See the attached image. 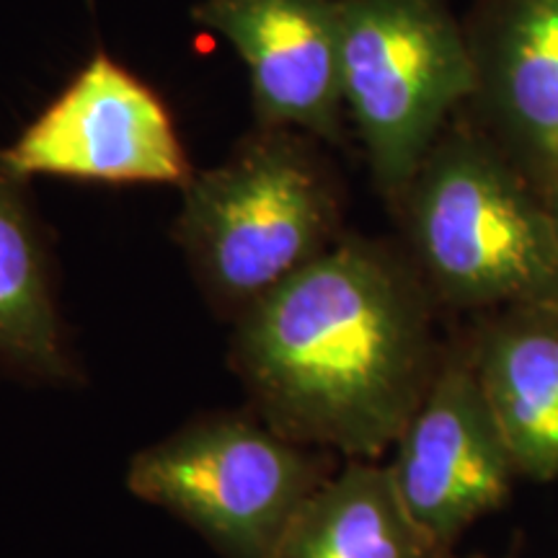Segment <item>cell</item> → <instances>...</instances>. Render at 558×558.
Wrapping results in <instances>:
<instances>
[{
    "label": "cell",
    "instance_id": "1",
    "mask_svg": "<svg viewBox=\"0 0 558 558\" xmlns=\"http://www.w3.org/2000/svg\"><path fill=\"white\" fill-rule=\"evenodd\" d=\"M437 311L407 248L344 233L233 320L230 362L284 437L375 460L435 378Z\"/></svg>",
    "mask_w": 558,
    "mask_h": 558
},
{
    "label": "cell",
    "instance_id": "2",
    "mask_svg": "<svg viewBox=\"0 0 558 558\" xmlns=\"http://www.w3.org/2000/svg\"><path fill=\"white\" fill-rule=\"evenodd\" d=\"M442 311L558 303V233L538 186L458 114L390 207Z\"/></svg>",
    "mask_w": 558,
    "mask_h": 558
},
{
    "label": "cell",
    "instance_id": "3",
    "mask_svg": "<svg viewBox=\"0 0 558 558\" xmlns=\"http://www.w3.org/2000/svg\"><path fill=\"white\" fill-rule=\"evenodd\" d=\"M320 140L254 128L181 186L173 239L202 295L235 320L316 262L344 230V192Z\"/></svg>",
    "mask_w": 558,
    "mask_h": 558
},
{
    "label": "cell",
    "instance_id": "4",
    "mask_svg": "<svg viewBox=\"0 0 558 558\" xmlns=\"http://www.w3.org/2000/svg\"><path fill=\"white\" fill-rule=\"evenodd\" d=\"M339 68L375 190L393 207L473 99V60L450 0H339Z\"/></svg>",
    "mask_w": 558,
    "mask_h": 558
},
{
    "label": "cell",
    "instance_id": "5",
    "mask_svg": "<svg viewBox=\"0 0 558 558\" xmlns=\"http://www.w3.org/2000/svg\"><path fill=\"white\" fill-rule=\"evenodd\" d=\"M326 478L311 445L241 411L194 418L135 452L128 469L137 499L186 522L222 558H275Z\"/></svg>",
    "mask_w": 558,
    "mask_h": 558
},
{
    "label": "cell",
    "instance_id": "6",
    "mask_svg": "<svg viewBox=\"0 0 558 558\" xmlns=\"http://www.w3.org/2000/svg\"><path fill=\"white\" fill-rule=\"evenodd\" d=\"M393 448L390 481L439 556L512 497L520 471L481 390L465 331L445 339L435 378Z\"/></svg>",
    "mask_w": 558,
    "mask_h": 558
},
{
    "label": "cell",
    "instance_id": "7",
    "mask_svg": "<svg viewBox=\"0 0 558 558\" xmlns=\"http://www.w3.org/2000/svg\"><path fill=\"white\" fill-rule=\"evenodd\" d=\"M0 150L24 179L181 190L194 177L171 109L107 52H96Z\"/></svg>",
    "mask_w": 558,
    "mask_h": 558
},
{
    "label": "cell",
    "instance_id": "8",
    "mask_svg": "<svg viewBox=\"0 0 558 558\" xmlns=\"http://www.w3.org/2000/svg\"><path fill=\"white\" fill-rule=\"evenodd\" d=\"M192 21L246 62L256 128L344 143L339 0H199Z\"/></svg>",
    "mask_w": 558,
    "mask_h": 558
},
{
    "label": "cell",
    "instance_id": "9",
    "mask_svg": "<svg viewBox=\"0 0 558 558\" xmlns=\"http://www.w3.org/2000/svg\"><path fill=\"white\" fill-rule=\"evenodd\" d=\"M471 111L541 194L558 181V0H476Z\"/></svg>",
    "mask_w": 558,
    "mask_h": 558
},
{
    "label": "cell",
    "instance_id": "10",
    "mask_svg": "<svg viewBox=\"0 0 558 558\" xmlns=\"http://www.w3.org/2000/svg\"><path fill=\"white\" fill-rule=\"evenodd\" d=\"M471 360L520 478H558V303L478 313Z\"/></svg>",
    "mask_w": 558,
    "mask_h": 558
},
{
    "label": "cell",
    "instance_id": "11",
    "mask_svg": "<svg viewBox=\"0 0 558 558\" xmlns=\"http://www.w3.org/2000/svg\"><path fill=\"white\" fill-rule=\"evenodd\" d=\"M78 378L50 233L29 179L19 177L0 150V380L70 386Z\"/></svg>",
    "mask_w": 558,
    "mask_h": 558
},
{
    "label": "cell",
    "instance_id": "12",
    "mask_svg": "<svg viewBox=\"0 0 558 558\" xmlns=\"http://www.w3.org/2000/svg\"><path fill=\"white\" fill-rule=\"evenodd\" d=\"M275 558H439L409 518L388 465L349 460L292 520Z\"/></svg>",
    "mask_w": 558,
    "mask_h": 558
},
{
    "label": "cell",
    "instance_id": "13",
    "mask_svg": "<svg viewBox=\"0 0 558 558\" xmlns=\"http://www.w3.org/2000/svg\"><path fill=\"white\" fill-rule=\"evenodd\" d=\"M543 199H546L548 215H550V220H554L556 233H558V181H556L554 186H548V190L543 192Z\"/></svg>",
    "mask_w": 558,
    "mask_h": 558
},
{
    "label": "cell",
    "instance_id": "14",
    "mask_svg": "<svg viewBox=\"0 0 558 558\" xmlns=\"http://www.w3.org/2000/svg\"><path fill=\"white\" fill-rule=\"evenodd\" d=\"M439 558H456V556H450V554H448V556H439Z\"/></svg>",
    "mask_w": 558,
    "mask_h": 558
}]
</instances>
